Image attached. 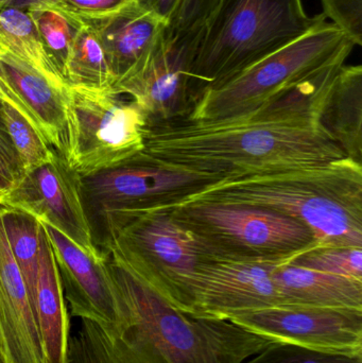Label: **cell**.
I'll return each instance as SVG.
<instances>
[{"label": "cell", "instance_id": "ac0fdd59", "mask_svg": "<svg viewBox=\"0 0 362 363\" xmlns=\"http://www.w3.org/2000/svg\"><path fill=\"white\" fill-rule=\"evenodd\" d=\"M35 318L45 363H67L69 313L55 254L40 221Z\"/></svg>", "mask_w": 362, "mask_h": 363}, {"label": "cell", "instance_id": "52a82bcc", "mask_svg": "<svg viewBox=\"0 0 362 363\" xmlns=\"http://www.w3.org/2000/svg\"><path fill=\"white\" fill-rule=\"evenodd\" d=\"M168 207L208 258L290 262L317 245L307 226L266 207L204 200Z\"/></svg>", "mask_w": 362, "mask_h": 363}, {"label": "cell", "instance_id": "836d02e7", "mask_svg": "<svg viewBox=\"0 0 362 363\" xmlns=\"http://www.w3.org/2000/svg\"><path fill=\"white\" fill-rule=\"evenodd\" d=\"M0 101L4 102V104H9V106H12V108H16V110L18 111L21 115H23V116H25L26 118H27L38 131L35 121L32 118L29 111L26 108V106H23L21 100L19 99L18 96L14 93V91L11 89L10 85H9L8 83L1 78V77H0ZM38 133H40V132H38Z\"/></svg>", "mask_w": 362, "mask_h": 363}, {"label": "cell", "instance_id": "e575fe53", "mask_svg": "<svg viewBox=\"0 0 362 363\" xmlns=\"http://www.w3.org/2000/svg\"><path fill=\"white\" fill-rule=\"evenodd\" d=\"M57 0H11L6 8L19 9V10L28 11L32 9H45L55 4Z\"/></svg>", "mask_w": 362, "mask_h": 363}, {"label": "cell", "instance_id": "4dcf8cb0", "mask_svg": "<svg viewBox=\"0 0 362 363\" xmlns=\"http://www.w3.org/2000/svg\"><path fill=\"white\" fill-rule=\"evenodd\" d=\"M327 21L362 46V0H321Z\"/></svg>", "mask_w": 362, "mask_h": 363}, {"label": "cell", "instance_id": "4fadbf2b", "mask_svg": "<svg viewBox=\"0 0 362 363\" xmlns=\"http://www.w3.org/2000/svg\"><path fill=\"white\" fill-rule=\"evenodd\" d=\"M80 178L57 150L52 161L25 172L0 203L53 226L85 253L99 257L81 201Z\"/></svg>", "mask_w": 362, "mask_h": 363}, {"label": "cell", "instance_id": "7402d4cb", "mask_svg": "<svg viewBox=\"0 0 362 363\" xmlns=\"http://www.w3.org/2000/svg\"><path fill=\"white\" fill-rule=\"evenodd\" d=\"M64 77L67 86L112 91L115 81L103 47L89 26H77Z\"/></svg>", "mask_w": 362, "mask_h": 363}, {"label": "cell", "instance_id": "6da1fadb", "mask_svg": "<svg viewBox=\"0 0 362 363\" xmlns=\"http://www.w3.org/2000/svg\"><path fill=\"white\" fill-rule=\"evenodd\" d=\"M338 63L256 110L220 121L148 125L142 161L219 181L327 165L346 159L320 123Z\"/></svg>", "mask_w": 362, "mask_h": 363}, {"label": "cell", "instance_id": "2e32d148", "mask_svg": "<svg viewBox=\"0 0 362 363\" xmlns=\"http://www.w3.org/2000/svg\"><path fill=\"white\" fill-rule=\"evenodd\" d=\"M0 335L6 363H45L35 315L0 209Z\"/></svg>", "mask_w": 362, "mask_h": 363}, {"label": "cell", "instance_id": "277c9868", "mask_svg": "<svg viewBox=\"0 0 362 363\" xmlns=\"http://www.w3.org/2000/svg\"><path fill=\"white\" fill-rule=\"evenodd\" d=\"M355 47L354 40L321 13L299 38L206 87L185 119L220 121L256 110L327 68L346 63Z\"/></svg>", "mask_w": 362, "mask_h": 363}, {"label": "cell", "instance_id": "f546056e", "mask_svg": "<svg viewBox=\"0 0 362 363\" xmlns=\"http://www.w3.org/2000/svg\"><path fill=\"white\" fill-rule=\"evenodd\" d=\"M130 1L131 0H57L45 9L60 13L76 26L82 21L111 14Z\"/></svg>", "mask_w": 362, "mask_h": 363}, {"label": "cell", "instance_id": "9c48e42d", "mask_svg": "<svg viewBox=\"0 0 362 363\" xmlns=\"http://www.w3.org/2000/svg\"><path fill=\"white\" fill-rule=\"evenodd\" d=\"M219 182L135 155L120 165L81 177V201L91 233L115 213L172 206Z\"/></svg>", "mask_w": 362, "mask_h": 363}, {"label": "cell", "instance_id": "f1b7e54d", "mask_svg": "<svg viewBox=\"0 0 362 363\" xmlns=\"http://www.w3.org/2000/svg\"><path fill=\"white\" fill-rule=\"evenodd\" d=\"M222 0H181L168 26L174 33L203 31Z\"/></svg>", "mask_w": 362, "mask_h": 363}, {"label": "cell", "instance_id": "74e56055", "mask_svg": "<svg viewBox=\"0 0 362 363\" xmlns=\"http://www.w3.org/2000/svg\"><path fill=\"white\" fill-rule=\"evenodd\" d=\"M2 196H4V194H2V192L0 191V198H1Z\"/></svg>", "mask_w": 362, "mask_h": 363}, {"label": "cell", "instance_id": "603a6c76", "mask_svg": "<svg viewBox=\"0 0 362 363\" xmlns=\"http://www.w3.org/2000/svg\"><path fill=\"white\" fill-rule=\"evenodd\" d=\"M0 209L11 252L23 275L30 302L35 315L40 221L26 211L6 206L1 203Z\"/></svg>", "mask_w": 362, "mask_h": 363}, {"label": "cell", "instance_id": "44dd1931", "mask_svg": "<svg viewBox=\"0 0 362 363\" xmlns=\"http://www.w3.org/2000/svg\"><path fill=\"white\" fill-rule=\"evenodd\" d=\"M0 48L38 69L57 86L67 89L65 79L47 51L27 11L14 8L0 10Z\"/></svg>", "mask_w": 362, "mask_h": 363}, {"label": "cell", "instance_id": "8992f818", "mask_svg": "<svg viewBox=\"0 0 362 363\" xmlns=\"http://www.w3.org/2000/svg\"><path fill=\"white\" fill-rule=\"evenodd\" d=\"M302 0H222L203 30L191 74L198 94L305 33ZM199 99V98H198Z\"/></svg>", "mask_w": 362, "mask_h": 363}, {"label": "cell", "instance_id": "cb8c5ba5", "mask_svg": "<svg viewBox=\"0 0 362 363\" xmlns=\"http://www.w3.org/2000/svg\"><path fill=\"white\" fill-rule=\"evenodd\" d=\"M67 363H136L119 337H113L91 320H81L70 337Z\"/></svg>", "mask_w": 362, "mask_h": 363}, {"label": "cell", "instance_id": "3957f363", "mask_svg": "<svg viewBox=\"0 0 362 363\" xmlns=\"http://www.w3.org/2000/svg\"><path fill=\"white\" fill-rule=\"evenodd\" d=\"M102 254L125 313L119 338L136 363H244L274 342L229 320L178 311L114 255Z\"/></svg>", "mask_w": 362, "mask_h": 363}, {"label": "cell", "instance_id": "ba28073f", "mask_svg": "<svg viewBox=\"0 0 362 363\" xmlns=\"http://www.w3.org/2000/svg\"><path fill=\"white\" fill-rule=\"evenodd\" d=\"M63 155L80 177L120 165L145 148L147 118L130 96L68 86Z\"/></svg>", "mask_w": 362, "mask_h": 363}, {"label": "cell", "instance_id": "4316f807", "mask_svg": "<svg viewBox=\"0 0 362 363\" xmlns=\"http://www.w3.org/2000/svg\"><path fill=\"white\" fill-rule=\"evenodd\" d=\"M27 12L33 19L47 51L64 77L66 62L74 44L76 26L55 11L32 9Z\"/></svg>", "mask_w": 362, "mask_h": 363}, {"label": "cell", "instance_id": "8fae6325", "mask_svg": "<svg viewBox=\"0 0 362 363\" xmlns=\"http://www.w3.org/2000/svg\"><path fill=\"white\" fill-rule=\"evenodd\" d=\"M230 321L274 342L362 355V311L356 309L280 305L250 311Z\"/></svg>", "mask_w": 362, "mask_h": 363}, {"label": "cell", "instance_id": "83f0119b", "mask_svg": "<svg viewBox=\"0 0 362 363\" xmlns=\"http://www.w3.org/2000/svg\"><path fill=\"white\" fill-rule=\"evenodd\" d=\"M244 363H362V355L327 353L291 343L273 342Z\"/></svg>", "mask_w": 362, "mask_h": 363}, {"label": "cell", "instance_id": "7c38bea8", "mask_svg": "<svg viewBox=\"0 0 362 363\" xmlns=\"http://www.w3.org/2000/svg\"><path fill=\"white\" fill-rule=\"evenodd\" d=\"M284 262L208 258L191 285V317L230 321L250 311L280 306L273 273Z\"/></svg>", "mask_w": 362, "mask_h": 363}, {"label": "cell", "instance_id": "d6a6232c", "mask_svg": "<svg viewBox=\"0 0 362 363\" xmlns=\"http://www.w3.org/2000/svg\"><path fill=\"white\" fill-rule=\"evenodd\" d=\"M138 4L154 13L169 26L181 0H135Z\"/></svg>", "mask_w": 362, "mask_h": 363}, {"label": "cell", "instance_id": "d4e9b609", "mask_svg": "<svg viewBox=\"0 0 362 363\" xmlns=\"http://www.w3.org/2000/svg\"><path fill=\"white\" fill-rule=\"evenodd\" d=\"M1 115L23 174L55 159L57 150L45 142L34 125L16 108L2 104Z\"/></svg>", "mask_w": 362, "mask_h": 363}, {"label": "cell", "instance_id": "8d00e7d4", "mask_svg": "<svg viewBox=\"0 0 362 363\" xmlns=\"http://www.w3.org/2000/svg\"><path fill=\"white\" fill-rule=\"evenodd\" d=\"M11 0H0V10H2V9L6 8V4L10 2Z\"/></svg>", "mask_w": 362, "mask_h": 363}, {"label": "cell", "instance_id": "e0dca14e", "mask_svg": "<svg viewBox=\"0 0 362 363\" xmlns=\"http://www.w3.org/2000/svg\"><path fill=\"white\" fill-rule=\"evenodd\" d=\"M0 77L29 111L45 142L63 152L68 87L57 86L38 69L1 48Z\"/></svg>", "mask_w": 362, "mask_h": 363}, {"label": "cell", "instance_id": "d590c367", "mask_svg": "<svg viewBox=\"0 0 362 363\" xmlns=\"http://www.w3.org/2000/svg\"><path fill=\"white\" fill-rule=\"evenodd\" d=\"M0 363H6V353H4V342H2L1 335H0Z\"/></svg>", "mask_w": 362, "mask_h": 363}, {"label": "cell", "instance_id": "5b68a950", "mask_svg": "<svg viewBox=\"0 0 362 363\" xmlns=\"http://www.w3.org/2000/svg\"><path fill=\"white\" fill-rule=\"evenodd\" d=\"M91 237L100 253L114 255L170 306L191 315V285L208 256L170 207L115 213Z\"/></svg>", "mask_w": 362, "mask_h": 363}, {"label": "cell", "instance_id": "7a4b0ae2", "mask_svg": "<svg viewBox=\"0 0 362 363\" xmlns=\"http://www.w3.org/2000/svg\"><path fill=\"white\" fill-rule=\"evenodd\" d=\"M256 205L307 226L320 247L362 249V165H327L221 181L186 200Z\"/></svg>", "mask_w": 362, "mask_h": 363}, {"label": "cell", "instance_id": "d6986e66", "mask_svg": "<svg viewBox=\"0 0 362 363\" xmlns=\"http://www.w3.org/2000/svg\"><path fill=\"white\" fill-rule=\"evenodd\" d=\"M273 281L281 305L362 311V281L358 279L319 272L287 262L276 269Z\"/></svg>", "mask_w": 362, "mask_h": 363}, {"label": "cell", "instance_id": "9a60e30c", "mask_svg": "<svg viewBox=\"0 0 362 363\" xmlns=\"http://www.w3.org/2000/svg\"><path fill=\"white\" fill-rule=\"evenodd\" d=\"M89 26L97 34L114 78L112 91L135 77L146 65L168 23L135 0L111 14L77 26Z\"/></svg>", "mask_w": 362, "mask_h": 363}, {"label": "cell", "instance_id": "5bb4252c", "mask_svg": "<svg viewBox=\"0 0 362 363\" xmlns=\"http://www.w3.org/2000/svg\"><path fill=\"white\" fill-rule=\"evenodd\" d=\"M50 241L70 315L91 320L113 337H120L125 313L114 283L99 257L89 255L65 235L43 223Z\"/></svg>", "mask_w": 362, "mask_h": 363}, {"label": "cell", "instance_id": "ffe728a7", "mask_svg": "<svg viewBox=\"0 0 362 363\" xmlns=\"http://www.w3.org/2000/svg\"><path fill=\"white\" fill-rule=\"evenodd\" d=\"M320 123L348 159L362 165V66L344 64L320 112Z\"/></svg>", "mask_w": 362, "mask_h": 363}, {"label": "cell", "instance_id": "30bf717a", "mask_svg": "<svg viewBox=\"0 0 362 363\" xmlns=\"http://www.w3.org/2000/svg\"><path fill=\"white\" fill-rule=\"evenodd\" d=\"M202 34L166 30L142 69L113 93L130 96L144 111L148 125L187 118L199 98L191 67Z\"/></svg>", "mask_w": 362, "mask_h": 363}, {"label": "cell", "instance_id": "484cf974", "mask_svg": "<svg viewBox=\"0 0 362 363\" xmlns=\"http://www.w3.org/2000/svg\"><path fill=\"white\" fill-rule=\"evenodd\" d=\"M290 264L319 272L362 281L361 247H310L290 260Z\"/></svg>", "mask_w": 362, "mask_h": 363}, {"label": "cell", "instance_id": "1f68e13d", "mask_svg": "<svg viewBox=\"0 0 362 363\" xmlns=\"http://www.w3.org/2000/svg\"><path fill=\"white\" fill-rule=\"evenodd\" d=\"M2 104L0 101V191L6 194L23 178V170L2 119Z\"/></svg>", "mask_w": 362, "mask_h": 363}]
</instances>
